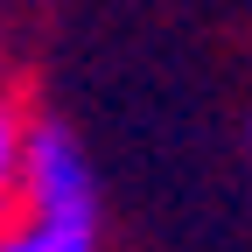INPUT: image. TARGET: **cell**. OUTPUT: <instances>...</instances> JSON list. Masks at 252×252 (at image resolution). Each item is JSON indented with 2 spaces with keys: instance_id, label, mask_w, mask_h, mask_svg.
Masks as SVG:
<instances>
[{
  "instance_id": "2",
  "label": "cell",
  "mask_w": 252,
  "mask_h": 252,
  "mask_svg": "<svg viewBox=\"0 0 252 252\" xmlns=\"http://www.w3.org/2000/svg\"><path fill=\"white\" fill-rule=\"evenodd\" d=\"M28 133L35 126L21 119V105H14V91L0 84V224L21 210V175H28Z\"/></svg>"
},
{
  "instance_id": "3",
  "label": "cell",
  "mask_w": 252,
  "mask_h": 252,
  "mask_svg": "<svg viewBox=\"0 0 252 252\" xmlns=\"http://www.w3.org/2000/svg\"><path fill=\"white\" fill-rule=\"evenodd\" d=\"M245 154H252V119H245Z\"/></svg>"
},
{
  "instance_id": "1",
  "label": "cell",
  "mask_w": 252,
  "mask_h": 252,
  "mask_svg": "<svg viewBox=\"0 0 252 252\" xmlns=\"http://www.w3.org/2000/svg\"><path fill=\"white\" fill-rule=\"evenodd\" d=\"M0 252H98V182L77 133L63 126L28 133L21 210L0 224Z\"/></svg>"
}]
</instances>
